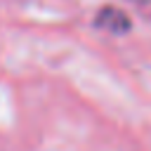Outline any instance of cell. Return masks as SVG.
<instances>
[{"instance_id": "obj_2", "label": "cell", "mask_w": 151, "mask_h": 151, "mask_svg": "<svg viewBox=\"0 0 151 151\" xmlns=\"http://www.w3.org/2000/svg\"><path fill=\"white\" fill-rule=\"evenodd\" d=\"M134 2H142V5H151V0H134Z\"/></svg>"}, {"instance_id": "obj_1", "label": "cell", "mask_w": 151, "mask_h": 151, "mask_svg": "<svg viewBox=\"0 0 151 151\" xmlns=\"http://www.w3.org/2000/svg\"><path fill=\"white\" fill-rule=\"evenodd\" d=\"M94 26L101 28V31H109V33H113V35H123V33H127V31L132 28L130 17H127L123 9L113 7V5H106V7H101V9L97 12Z\"/></svg>"}]
</instances>
